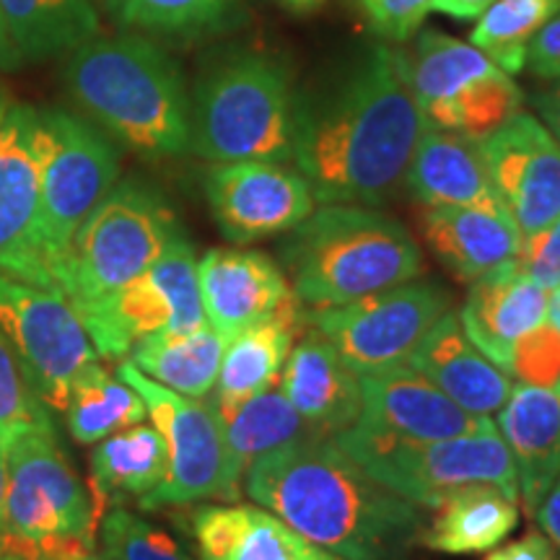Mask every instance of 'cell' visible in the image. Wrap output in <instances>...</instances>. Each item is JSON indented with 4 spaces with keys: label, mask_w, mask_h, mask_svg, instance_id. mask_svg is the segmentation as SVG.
Wrapping results in <instances>:
<instances>
[{
    "label": "cell",
    "mask_w": 560,
    "mask_h": 560,
    "mask_svg": "<svg viewBox=\"0 0 560 560\" xmlns=\"http://www.w3.org/2000/svg\"><path fill=\"white\" fill-rule=\"evenodd\" d=\"M423 130L408 52L374 42L317 91H301L291 161L322 206L380 208L400 190Z\"/></svg>",
    "instance_id": "1"
},
{
    "label": "cell",
    "mask_w": 560,
    "mask_h": 560,
    "mask_svg": "<svg viewBox=\"0 0 560 560\" xmlns=\"http://www.w3.org/2000/svg\"><path fill=\"white\" fill-rule=\"evenodd\" d=\"M242 488L252 503L346 560H400L425 524L420 506L376 482L325 436L262 454Z\"/></svg>",
    "instance_id": "2"
},
{
    "label": "cell",
    "mask_w": 560,
    "mask_h": 560,
    "mask_svg": "<svg viewBox=\"0 0 560 560\" xmlns=\"http://www.w3.org/2000/svg\"><path fill=\"white\" fill-rule=\"evenodd\" d=\"M62 81L89 120L136 156L190 153V91L179 62L156 39L96 34L66 55Z\"/></svg>",
    "instance_id": "3"
},
{
    "label": "cell",
    "mask_w": 560,
    "mask_h": 560,
    "mask_svg": "<svg viewBox=\"0 0 560 560\" xmlns=\"http://www.w3.org/2000/svg\"><path fill=\"white\" fill-rule=\"evenodd\" d=\"M280 268L301 304L330 310L416 280L425 260L416 236L384 210L325 202L289 231Z\"/></svg>",
    "instance_id": "4"
},
{
    "label": "cell",
    "mask_w": 560,
    "mask_h": 560,
    "mask_svg": "<svg viewBox=\"0 0 560 560\" xmlns=\"http://www.w3.org/2000/svg\"><path fill=\"white\" fill-rule=\"evenodd\" d=\"M301 91L280 55L236 47L208 62L190 94V151L210 164L280 161L296 143Z\"/></svg>",
    "instance_id": "5"
},
{
    "label": "cell",
    "mask_w": 560,
    "mask_h": 560,
    "mask_svg": "<svg viewBox=\"0 0 560 560\" xmlns=\"http://www.w3.org/2000/svg\"><path fill=\"white\" fill-rule=\"evenodd\" d=\"M0 552L19 560H81L94 556L104 503L58 446L52 425L5 441Z\"/></svg>",
    "instance_id": "6"
},
{
    "label": "cell",
    "mask_w": 560,
    "mask_h": 560,
    "mask_svg": "<svg viewBox=\"0 0 560 560\" xmlns=\"http://www.w3.org/2000/svg\"><path fill=\"white\" fill-rule=\"evenodd\" d=\"M185 234L172 202L149 182L128 177L96 202L70 242L60 293L75 314L100 310Z\"/></svg>",
    "instance_id": "7"
},
{
    "label": "cell",
    "mask_w": 560,
    "mask_h": 560,
    "mask_svg": "<svg viewBox=\"0 0 560 560\" xmlns=\"http://www.w3.org/2000/svg\"><path fill=\"white\" fill-rule=\"evenodd\" d=\"M332 441L376 482L420 509H436L452 493L480 482L520 499L514 459L495 420L480 431L441 441L389 436L355 420Z\"/></svg>",
    "instance_id": "8"
},
{
    "label": "cell",
    "mask_w": 560,
    "mask_h": 560,
    "mask_svg": "<svg viewBox=\"0 0 560 560\" xmlns=\"http://www.w3.org/2000/svg\"><path fill=\"white\" fill-rule=\"evenodd\" d=\"M405 52L425 128L482 140L524 109V91L514 75L470 39L420 30Z\"/></svg>",
    "instance_id": "9"
},
{
    "label": "cell",
    "mask_w": 560,
    "mask_h": 560,
    "mask_svg": "<svg viewBox=\"0 0 560 560\" xmlns=\"http://www.w3.org/2000/svg\"><path fill=\"white\" fill-rule=\"evenodd\" d=\"M37 153L42 240L60 289L73 234L120 179V151L91 120L66 109H37Z\"/></svg>",
    "instance_id": "10"
},
{
    "label": "cell",
    "mask_w": 560,
    "mask_h": 560,
    "mask_svg": "<svg viewBox=\"0 0 560 560\" xmlns=\"http://www.w3.org/2000/svg\"><path fill=\"white\" fill-rule=\"evenodd\" d=\"M117 376L143 397L149 416L166 444L170 470L149 495L140 499L143 509L187 506L198 501H240L242 482L231 472L223 436V420L213 402L185 397L164 384L153 382L130 361L117 366Z\"/></svg>",
    "instance_id": "11"
},
{
    "label": "cell",
    "mask_w": 560,
    "mask_h": 560,
    "mask_svg": "<svg viewBox=\"0 0 560 560\" xmlns=\"http://www.w3.org/2000/svg\"><path fill=\"white\" fill-rule=\"evenodd\" d=\"M450 310L452 293L444 285L416 278L342 306L312 310L310 322L355 376H369L408 363L412 348Z\"/></svg>",
    "instance_id": "12"
},
{
    "label": "cell",
    "mask_w": 560,
    "mask_h": 560,
    "mask_svg": "<svg viewBox=\"0 0 560 560\" xmlns=\"http://www.w3.org/2000/svg\"><path fill=\"white\" fill-rule=\"evenodd\" d=\"M0 338L47 408L66 410L70 387L100 361L86 327L66 296L0 272Z\"/></svg>",
    "instance_id": "13"
},
{
    "label": "cell",
    "mask_w": 560,
    "mask_h": 560,
    "mask_svg": "<svg viewBox=\"0 0 560 560\" xmlns=\"http://www.w3.org/2000/svg\"><path fill=\"white\" fill-rule=\"evenodd\" d=\"M81 322L100 359H125L136 342L153 335L206 327L192 242L179 234L149 270L130 280L100 310L83 314Z\"/></svg>",
    "instance_id": "14"
},
{
    "label": "cell",
    "mask_w": 560,
    "mask_h": 560,
    "mask_svg": "<svg viewBox=\"0 0 560 560\" xmlns=\"http://www.w3.org/2000/svg\"><path fill=\"white\" fill-rule=\"evenodd\" d=\"M0 272L60 293L42 240L37 109L30 104H11L0 125Z\"/></svg>",
    "instance_id": "15"
},
{
    "label": "cell",
    "mask_w": 560,
    "mask_h": 560,
    "mask_svg": "<svg viewBox=\"0 0 560 560\" xmlns=\"http://www.w3.org/2000/svg\"><path fill=\"white\" fill-rule=\"evenodd\" d=\"M206 198L215 226L231 244L289 234L317 208L304 174L280 161H226L206 174Z\"/></svg>",
    "instance_id": "16"
},
{
    "label": "cell",
    "mask_w": 560,
    "mask_h": 560,
    "mask_svg": "<svg viewBox=\"0 0 560 560\" xmlns=\"http://www.w3.org/2000/svg\"><path fill=\"white\" fill-rule=\"evenodd\" d=\"M490 182L522 236L560 215V140L532 112H520L480 140Z\"/></svg>",
    "instance_id": "17"
},
{
    "label": "cell",
    "mask_w": 560,
    "mask_h": 560,
    "mask_svg": "<svg viewBox=\"0 0 560 560\" xmlns=\"http://www.w3.org/2000/svg\"><path fill=\"white\" fill-rule=\"evenodd\" d=\"M198 285L208 325L226 342L257 322L304 306L283 268L260 249H208L198 260Z\"/></svg>",
    "instance_id": "18"
},
{
    "label": "cell",
    "mask_w": 560,
    "mask_h": 560,
    "mask_svg": "<svg viewBox=\"0 0 560 560\" xmlns=\"http://www.w3.org/2000/svg\"><path fill=\"white\" fill-rule=\"evenodd\" d=\"M361 380V418L369 429L389 436L412 441H441L465 436L493 423L459 408L439 387L410 369L402 366L359 376Z\"/></svg>",
    "instance_id": "19"
},
{
    "label": "cell",
    "mask_w": 560,
    "mask_h": 560,
    "mask_svg": "<svg viewBox=\"0 0 560 560\" xmlns=\"http://www.w3.org/2000/svg\"><path fill=\"white\" fill-rule=\"evenodd\" d=\"M457 314L475 348L509 374L516 340L550 319V291L527 276L516 257L470 283Z\"/></svg>",
    "instance_id": "20"
},
{
    "label": "cell",
    "mask_w": 560,
    "mask_h": 560,
    "mask_svg": "<svg viewBox=\"0 0 560 560\" xmlns=\"http://www.w3.org/2000/svg\"><path fill=\"white\" fill-rule=\"evenodd\" d=\"M408 366L423 374L459 408L480 418L495 416L509 400L511 376L467 338L457 312H446L412 348Z\"/></svg>",
    "instance_id": "21"
},
{
    "label": "cell",
    "mask_w": 560,
    "mask_h": 560,
    "mask_svg": "<svg viewBox=\"0 0 560 560\" xmlns=\"http://www.w3.org/2000/svg\"><path fill=\"white\" fill-rule=\"evenodd\" d=\"M280 389L314 436L332 439L361 418V380L317 330L293 342Z\"/></svg>",
    "instance_id": "22"
},
{
    "label": "cell",
    "mask_w": 560,
    "mask_h": 560,
    "mask_svg": "<svg viewBox=\"0 0 560 560\" xmlns=\"http://www.w3.org/2000/svg\"><path fill=\"white\" fill-rule=\"evenodd\" d=\"M420 226L436 260L462 283H475L516 260L524 240L506 208H423Z\"/></svg>",
    "instance_id": "23"
},
{
    "label": "cell",
    "mask_w": 560,
    "mask_h": 560,
    "mask_svg": "<svg viewBox=\"0 0 560 560\" xmlns=\"http://www.w3.org/2000/svg\"><path fill=\"white\" fill-rule=\"evenodd\" d=\"M495 429L506 441L520 480V503L535 516L560 475V384H516L495 412Z\"/></svg>",
    "instance_id": "24"
},
{
    "label": "cell",
    "mask_w": 560,
    "mask_h": 560,
    "mask_svg": "<svg viewBox=\"0 0 560 560\" xmlns=\"http://www.w3.org/2000/svg\"><path fill=\"white\" fill-rule=\"evenodd\" d=\"M200 560H346L257 503H213L192 516Z\"/></svg>",
    "instance_id": "25"
},
{
    "label": "cell",
    "mask_w": 560,
    "mask_h": 560,
    "mask_svg": "<svg viewBox=\"0 0 560 560\" xmlns=\"http://www.w3.org/2000/svg\"><path fill=\"white\" fill-rule=\"evenodd\" d=\"M405 185L423 208H506L490 182L480 140L425 128L412 151Z\"/></svg>",
    "instance_id": "26"
},
{
    "label": "cell",
    "mask_w": 560,
    "mask_h": 560,
    "mask_svg": "<svg viewBox=\"0 0 560 560\" xmlns=\"http://www.w3.org/2000/svg\"><path fill=\"white\" fill-rule=\"evenodd\" d=\"M310 322L304 306L242 330L223 348L219 380L213 387V408L229 418L236 408L280 382L285 361L299 332Z\"/></svg>",
    "instance_id": "27"
},
{
    "label": "cell",
    "mask_w": 560,
    "mask_h": 560,
    "mask_svg": "<svg viewBox=\"0 0 560 560\" xmlns=\"http://www.w3.org/2000/svg\"><path fill=\"white\" fill-rule=\"evenodd\" d=\"M418 542L446 556H478L506 540L520 524V499L495 486H467L431 509Z\"/></svg>",
    "instance_id": "28"
},
{
    "label": "cell",
    "mask_w": 560,
    "mask_h": 560,
    "mask_svg": "<svg viewBox=\"0 0 560 560\" xmlns=\"http://www.w3.org/2000/svg\"><path fill=\"white\" fill-rule=\"evenodd\" d=\"M0 19L21 66L73 52L102 32L91 0H0Z\"/></svg>",
    "instance_id": "29"
},
{
    "label": "cell",
    "mask_w": 560,
    "mask_h": 560,
    "mask_svg": "<svg viewBox=\"0 0 560 560\" xmlns=\"http://www.w3.org/2000/svg\"><path fill=\"white\" fill-rule=\"evenodd\" d=\"M125 32L151 39H206L231 32L247 16L249 0H100Z\"/></svg>",
    "instance_id": "30"
},
{
    "label": "cell",
    "mask_w": 560,
    "mask_h": 560,
    "mask_svg": "<svg viewBox=\"0 0 560 560\" xmlns=\"http://www.w3.org/2000/svg\"><path fill=\"white\" fill-rule=\"evenodd\" d=\"M226 340L213 327L206 325L192 332L153 335L130 348V363L185 397L202 400L219 380Z\"/></svg>",
    "instance_id": "31"
},
{
    "label": "cell",
    "mask_w": 560,
    "mask_h": 560,
    "mask_svg": "<svg viewBox=\"0 0 560 560\" xmlns=\"http://www.w3.org/2000/svg\"><path fill=\"white\" fill-rule=\"evenodd\" d=\"M170 470L166 444L156 425H130L112 433L91 454V482L104 506L117 495H149Z\"/></svg>",
    "instance_id": "32"
},
{
    "label": "cell",
    "mask_w": 560,
    "mask_h": 560,
    "mask_svg": "<svg viewBox=\"0 0 560 560\" xmlns=\"http://www.w3.org/2000/svg\"><path fill=\"white\" fill-rule=\"evenodd\" d=\"M62 412L70 436L79 444H96L112 433L143 423L149 408L128 382L112 376L100 361H94L75 376Z\"/></svg>",
    "instance_id": "33"
},
{
    "label": "cell",
    "mask_w": 560,
    "mask_h": 560,
    "mask_svg": "<svg viewBox=\"0 0 560 560\" xmlns=\"http://www.w3.org/2000/svg\"><path fill=\"white\" fill-rule=\"evenodd\" d=\"M223 420V436H226V452L231 462V472L242 482L244 472L255 459L280 446L291 444L304 436H314L304 418L293 410V405L285 400L280 382L270 389L260 392L242 408H236Z\"/></svg>",
    "instance_id": "34"
},
{
    "label": "cell",
    "mask_w": 560,
    "mask_h": 560,
    "mask_svg": "<svg viewBox=\"0 0 560 560\" xmlns=\"http://www.w3.org/2000/svg\"><path fill=\"white\" fill-rule=\"evenodd\" d=\"M558 11L560 0H493L490 9L475 21L470 42L495 66L516 75L524 70L532 37Z\"/></svg>",
    "instance_id": "35"
},
{
    "label": "cell",
    "mask_w": 560,
    "mask_h": 560,
    "mask_svg": "<svg viewBox=\"0 0 560 560\" xmlns=\"http://www.w3.org/2000/svg\"><path fill=\"white\" fill-rule=\"evenodd\" d=\"M107 560H192L170 532L153 527L128 509H112L100 524Z\"/></svg>",
    "instance_id": "36"
},
{
    "label": "cell",
    "mask_w": 560,
    "mask_h": 560,
    "mask_svg": "<svg viewBox=\"0 0 560 560\" xmlns=\"http://www.w3.org/2000/svg\"><path fill=\"white\" fill-rule=\"evenodd\" d=\"M45 425H52L47 418V405L34 395L16 355L0 338V439L5 444L19 433Z\"/></svg>",
    "instance_id": "37"
},
{
    "label": "cell",
    "mask_w": 560,
    "mask_h": 560,
    "mask_svg": "<svg viewBox=\"0 0 560 560\" xmlns=\"http://www.w3.org/2000/svg\"><path fill=\"white\" fill-rule=\"evenodd\" d=\"M509 376L532 387L560 384V330L550 319L516 340L511 350Z\"/></svg>",
    "instance_id": "38"
},
{
    "label": "cell",
    "mask_w": 560,
    "mask_h": 560,
    "mask_svg": "<svg viewBox=\"0 0 560 560\" xmlns=\"http://www.w3.org/2000/svg\"><path fill=\"white\" fill-rule=\"evenodd\" d=\"M374 34L389 45H405L423 30L431 0H355Z\"/></svg>",
    "instance_id": "39"
},
{
    "label": "cell",
    "mask_w": 560,
    "mask_h": 560,
    "mask_svg": "<svg viewBox=\"0 0 560 560\" xmlns=\"http://www.w3.org/2000/svg\"><path fill=\"white\" fill-rule=\"evenodd\" d=\"M520 265L542 285V289L556 291L560 285V215L550 226L537 234L524 236L520 249Z\"/></svg>",
    "instance_id": "40"
},
{
    "label": "cell",
    "mask_w": 560,
    "mask_h": 560,
    "mask_svg": "<svg viewBox=\"0 0 560 560\" xmlns=\"http://www.w3.org/2000/svg\"><path fill=\"white\" fill-rule=\"evenodd\" d=\"M524 70L540 81H560V11L532 37Z\"/></svg>",
    "instance_id": "41"
},
{
    "label": "cell",
    "mask_w": 560,
    "mask_h": 560,
    "mask_svg": "<svg viewBox=\"0 0 560 560\" xmlns=\"http://www.w3.org/2000/svg\"><path fill=\"white\" fill-rule=\"evenodd\" d=\"M486 560H556V552L542 532H527L520 540L490 550Z\"/></svg>",
    "instance_id": "42"
},
{
    "label": "cell",
    "mask_w": 560,
    "mask_h": 560,
    "mask_svg": "<svg viewBox=\"0 0 560 560\" xmlns=\"http://www.w3.org/2000/svg\"><path fill=\"white\" fill-rule=\"evenodd\" d=\"M535 520L540 524L542 535L548 537V542L552 545L556 560H560V475L558 480L552 482V488L548 490V495H545L540 506H537Z\"/></svg>",
    "instance_id": "43"
},
{
    "label": "cell",
    "mask_w": 560,
    "mask_h": 560,
    "mask_svg": "<svg viewBox=\"0 0 560 560\" xmlns=\"http://www.w3.org/2000/svg\"><path fill=\"white\" fill-rule=\"evenodd\" d=\"M529 102L535 107V115L545 122V128L560 140V81H550L548 86L537 89L529 96Z\"/></svg>",
    "instance_id": "44"
},
{
    "label": "cell",
    "mask_w": 560,
    "mask_h": 560,
    "mask_svg": "<svg viewBox=\"0 0 560 560\" xmlns=\"http://www.w3.org/2000/svg\"><path fill=\"white\" fill-rule=\"evenodd\" d=\"M493 0H431V11L450 16L454 21H465V24H475L482 13L490 9Z\"/></svg>",
    "instance_id": "45"
},
{
    "label": "cell",
    "mask_w": 560,
    "mask_h": 560,
    "mask_svg": "<svg viewBox=\"0 0 560 560\" xmlns=\"http://www.w3.org/2000/svg\"><path fill=\"white\" fill-rule=\"evenodd\" d=\"M19 66H21V62H19V58H16V52H13L9 37H5L3 19H0V68L13 70V68H19Z\"/></svg>",
    "instance_id": "46"
},
{
    "label": "cell",
    "mask_w": 560,
    "mask_h": 560,
    "mask_svg": "<svg viewBox=\"0 0 560 560\" xmlns=\"http://www.w3.org/2000/svg\"><path fill=\"white\" fill-rule=\"evenodd\" d=\"M5 486H9V470H5V444H3V439H0V524H3Z\"/></svg>",
    "instance_id": "47"
},
{
    "label": "cell",
    "mask_w": 560,
    "mask_h": 560,
    "mask_svg": "<svg viewBox=\"0 0 560 560\" xmlns=\"http://www.w3.org/2000/svg\"><path fill=\"white\" fill-rule=\"evenodd\" d=\"M280 3H283L285 9L304 13V11H314V9H317V5L325 3V0H280Z\"/></svg>",
    "instance_id": "48"
},
{
    "label": "cell",
    "mask_w": 560,
    "mask_h": 560,
    "mask_svg": "<svg viewBox=\"0 0 560 560\" xmlns=\"http://www.w3.org/2000/svg\"><path fill=\"white\" fill-rule=\"evenodd\" d=\"M9 109H11V96H9V91L0 86V125H3L5 115H9Z\"/></svg>",
    "instance_id": "49"
},
{
    "label": "cell",
    "mask_w": 560,
    "mask_h": 560,
    "mask_svg": "<svg viewBox=\"0 0 560 560\" xmlns=\"http://www.w3.org/2000/svg\"><path fill=\"white\" fill-rule=\"evenodd\" d=\"M550 322L560 330V304H558V301H552V299H550Z\"/></svg>",
    "instance_id": "50"
},
{
    "label": "cell",
    "mask_w": 560,
    "mask_h": 560,
    "mask_svg": "<svg viewBox=\"0 0 560 560\" xmlns=\"http://www.w3.org/2000/svg\"><path fill=\"white\" fill-rule=\"evenodd\" d=\"M550 299H552V301H558V304H560V285H558L556 291H550Z\"/></svg>",
    "instance_id": "51"
},
{
    "label": "cell",
    "mask_w": 560,
    "mask_h": 560,
    "mask_svg": "<svg viewBox=\"0 0 560 560\" xmlns=\"http://www.w3.org/2000/svg\"><path fill=\"white\" fill-rule=\"evenodd\" d=\"M0 560H19V558H11V556H5V552H0Z\"/></svg>",
    "instance_id": "52"
},
{
    "label": "cell",
    "mask_w": 560,
    "mask_h": 560,
    "mask_svg": "<svg viewBox=\"0 0 560 560\" xmlns=\"http://www.w3.org/2000/svg\"><path fill=\"white\" fill-rule=\"evenodd\" d=\"M81 560H104V558H96V552H94V556H89V558H81Z\"/></svg>",
    "instance_id": "53"
}]
</instances>
